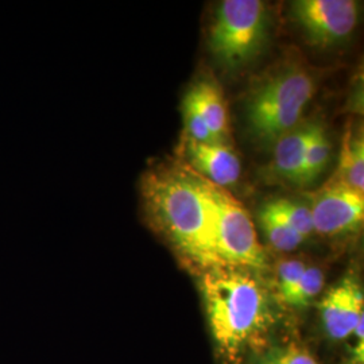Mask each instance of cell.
<instances>
[{"instance_id":"1","label":"cell","mask_w":364,"mask_h":364,"mask_svg":"<svg viewBox=\"0 0 364 364\" xmlns=\"http://www.w3.org/2000/svg\"><path fill=\"white\" fill-rule=\"evenodd\" d=\"M201 291L212 336L227 360L264 344L274 323L272 302L251 270L213 266L203 272Z\"/></svg>"},{"instance_id":"2","label":"cell","mask_w":364,"mask_h":364,"mask_svg":"<svg viewBox=\"0 0 364 364\" xmlns=\"http://www.w3.org/2000/svg\"><path fill=\"white\" fill-rule=\"evenodd\" d=\"M142 195L156 230L189 264L201 272L219 266L197 173L186 165L158 166L144 176Z\"/></svg>"},{"instance_id":"3","label":"cell","mask_w":364,"mask_h":364,"mask_svg":"<svg viewBox=\"0 0 364 364\" xmlns=\"http://www.w3.org/2000/svg\"><path fill=\"white\" fill-rule=\"evenodd\" d=\"M314 95V78L299 65L279 69L263 80L247 100L248 127L262 144L277 142L299 126Z\"/></svg>"},{"instance_id":"4","label":"cell","mask_w":364,"mask_h":364,"mask_svg":"<svg viewBox=\"0 0 364 364\" xmlns=\"http://www.w3.org/2000/svg\"><path fill=\"white\" fill-rule=\"evenodd\" d=\"M200 183L208 212L212 247L219 266L263 269L266 254L247 209L225 188L203 177Z\"/></svg>"},{"instance_id":"5","label":"cell","mask_w":364,"mask_h":364,"mask_svg":"<svg viewBox=\"0 0 364 364\" xmlns=\"http://www.w3.org/2000/svg\"><path fill=\"white\" fill-rule=\"evenodd\" d=\"M266 31L267 13L263 1L224 0L209 31V48L223 65H245L260 52Z\"/></svg>"},{"instance_id":"6","label":"cell","mask_w":364,"mask_h":364,"mask_svg":"<svg viewBox=\"0 0 364 364\" xmlns=\"http://www.w3.org/2000/svg\"><path fill=\"white\" fill-rule=\"evenodd\" d=\"M291 9L308 41L318 48L348 38L358 23V3L353 0H299Z\"/></svg>"},{"instance_id":"7","label":"cell","mask_w":364,"mask_h":364,"mask_svg":"<svg viewBox=\"0 0 364 364\" xmlns=\"http://www.w3.org/2000/svg\"><path fill=\"white\" fill-rule=\"evenodd\" d=\"M313 230L333 237L358 231L364 220V193L331 178L311 197Z\"/></svg>"},{"instance_id":"8","label":"cell","mask_w":364,"mask_h":364,"mask_svg":"<svg viewBox=\"0 0 364 364\" xmlns=\"http://www.w3.org/2000/svg\"><path fill=\"white\" fill-rule=\"evenodd\" d=\"M321 321L328 336L333 340L351 338L364 318L363 289L352 275L331 287L320 302Z\"/></svg>"},{"instance_id":"9","label":"cell","mask_w":364,"mask_h":364,"mask_svg":"<svg viewBox=\"0 0 364 364\" xmlns=\"http://www.w3.org/2000/svg\"><path fill=\"white\" fill-rule=\"evenodd\" d=\"M182 156L188 162V168L200 177L220 188L235 185L240 171V161L234 150L225 144H201L188 138H182Z\"/></svg>"},{"instance_id":"10","label":"cell","mask_w":364,"mask_h":364,"mask_svg":"<svg viewBox=\"0 0 364 364\" xmlns=\"http://www.w3.org/2000/svg\"><path fill=\"white\" fill-rule=\"evenodd\" d=\"M314 123L299 124L275 142L274 169L278 176L291 183H301L305 153L312 136Z\"/></svg>"},{"instance_id":"11","label":"cell","mask_w":364,"mask_h":364,"mask_svg":"<svg viewBox=\"0 0 364 364\" xmlns=\"http://www.w3.org/2000/svg\"><path fill=\"white\" fill-rule=\"evenodd\" d=\"M191 99L204 117L216 144H224L228 138V119L220 88L212 81H200L188 91Z\"/></svg>"},{"instance_id":"12","label":"cell","mask_w":364,"mask_h":364,"mask_svg":"<svg viewBox=\"0 0 364 364\" xmlns=\"http://www.w3.org/2000/svg\"><path fill=\"white\" fill-rule=\"evenodd\" d=\"M353 191L364 193V138L362 130L352 131L351 126L343 138L338 170L332 177Z\"/></svg>"},{"instance_id":"13","label":"cell","mask_w":364,"mask_h":364,"mask_svg":"<svg viewBox=\"0 0 364 364\" xmlns=\"http://www.w3.org/2000/svg\"><path fill=\"white\" fill-rule=\"evenodd\" d=\"M259 221L263 234L270 246H273L277 251H293L304 242V239L291 228L287 219L275 209L272 201L260 208Z\"/></svg>"},{"instance_id":"14","label":"cell","mask_w":364,"mask_h":364,"mask_svg":"<svg viewBox=\"0 0 364 364\" xmlns=\"http://www.w3.org/2000/svg\"><path fill=\"white\" fill-rule=\"evenodd\" d=\"M329 156H331V142L326 136V130L320 123H314L312 136L305 153V161H304L299 185L305 186L316 181L326 170Z\"/></svg>"},{"instance_id":"15","label":"cell","mask_w":364,"mask_h":364,"mask_svg":"<svg viewBox=\"0 0 364 364\" xmlns=\"http://www.w3.org/2000/svg\"><path fill=\"white\" fill-rule=\"evenodd\" d=\"M324 287V274L314 266H306V270L302 274L299 284L293 291L284 299V302L294 308H305L312 304Z\"/></svg>"},{"instance_id":"16","label":"cell","mask_w":364,"mask_h":364,"mask_svg":"<svg viewBox=\"0 0 364 364\" xmlns=\"http://www.w3.org/2000/svg\"><path fill=\"white\" fill-rule=\"evenodd\" d=\"M275 209L287 219L291 228L305 240L314 232L313 230L312 213L306 205L299 204L296 201L279 198L272 201Z\"/></svg>"},{"instance_id":"17","label":"cell","mask_w":364,"mask_h":364,"mask_svg":"<svg viewBox=\"0 0 364 364\" xmlns=\"http://www.w3.org/2000/svg\"><path fill=\"white\" fill-rule=\"evenodd\" d=\"M182 114H183V129H185L183 136L185 138L196 142H201V144H216L204 117L188 93L185 95V99L182 103Z\"/></svg>"},{"instance_id":"18","label":"cell","mask_w":364,"mask_h":364,"mask_svg":"<svg viewBox=\"0 0 364 364\" xmlns=\"http://www.w3.org/2000/svg\"><path fill=\"white\" fill-rule=\"evenodd\" d=\"M306 270L305 262L299 259L281 260L277 267V291L279 299H287L299 284L304 272Z\"/></svg>"},{"instance_id":"19","label":"cell","mask_w":364,"mask_h":364,"mask_svg":"<svg viewBox=\"0 0 364 364\" xmlns=\"http://www.w3.org/2000/svg\"><path fill=\"white\" fill-rule=\"evenodd\" d=\"M263 364H318L309 352L297 344L272 352Z\"/></svg>"},{"instance_id":"20","label":"cell","mask_w":364,"mask_h":364,"mask_svg":"<svg viewBox=\"0 0 364 364\" xmlns=\"http://www.w3.org/2000/svg\"><path fill=\"white\" fill-rule=\"evenodd\" d=\"M352 336L355 338V343L352 347L351 359L350 364L364 363V318L359 321L355 328Z\"/></svg>"}]
</instances>
